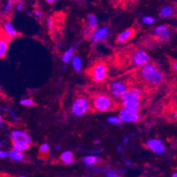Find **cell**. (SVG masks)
<instances>
[{"label":"cell","mask_w":177,"mask_h":177,"mask_svg":"<svg viewBox=\"0 0 177 177\" xmlns=\"http://www.w3.org/2000/svg\"><path fill=\"white\" fill-rule=\"evenodd\" d=\"M139 75L145 83L152 86H158L164 82V76L160 69L152 62H148L141 66Z\"/></svg>","instance_id":"1"},{"label":"cell","mask_w":177,"mask_h":177,"mask_svg":"<svg viewBox=\"0 0 177 177\" xmlns=\"http://www.w3.org/2000/svg\"><path fill=\"white\" fill-rule=\"evenodd\" d=\"M142 91L138 87H131L121 99V102L124 108L129 110L138 112L140 107V100Z\"/></svg>","instance_id":"2"},{"label":"cell","mask_w":177,"mask_h":177,"mask_svg":"<svg viewBox=\"0 0 177 177\" xmlns=\"http://www.w3.org/2000/svg\"><path fill=\"white\" fill-rule=\"evenodd\" d=\"M91 107L95 112H106L114 109L116 103L109 95L104 93H97L92 98Z\"/></svg>","instance_id":"3"},{"label":"cell","mask_w":177,"mask_h":177,"mask_svg":"<svg viewBox=\"0 0 177 177\" xmlns=\"http://www.w3.org/2000/svg\"><path fill=\"white\" fill-rule=\"evenodd\" d=\"M92 80L95 83H102L106 80L108 73V68L106 63L99 61L95 62L89 70Z\"/></svg>","instance_id":"4"},{"label":"cell","mask_w":177,"mask_h":177,"mask_svg":"<svg viewBox=\"0 0 177 177\" xmlns=\"http://www.w3.org/2000/svg\"><path fill=\"white\" fill-rule=\"evenodd\" d=\"M128 90L126 83L121 80L113 81L109 85V93L114 99H121Z\"/></svg>","instance_id":"5"},{"label":"cell","mask_w":177,"mask_h":177,"mask_svg":"<svg viewBox=\"0 0 177 177\" xmlns=\"http://www.w3.org/2000/svg\"><path fill=\"white\" fill-rule=\"evenodd\" d=\"M90 107V103L85 97H79L73 102L71 107V111L75 116L81 117L88 111Z\"/></svg>","instance_id":"6"},{"label":"cell","mask_w":177,"mask_h":177,"mask_svg":"<svg viewBox=\"0 0 177 177\" xmlns=\"http://www.w3.org/2000/svg\"><path fill=\"white\" fill-rule=\"evenodd\" d=\"M132 63L133 65L136 67L143 66V65L146 64L147 63L150 62V57L146 52L138 49L134 52L132 55Z\"/></svg>","instance_id":"7"},{"label":"cell","mask_w":177,"mask_h":177,"mask_svg":"<svg viewBox=\"0 0 177 177\" xmlns=\"http://www.w3.org/2000/svg\"><path fill=\"white\" fill-rule=\"evenodd\" d=\"M119 117L123 122L136 123L140 119V114L138 112L129 110L123 107L119 112Z\"/></svg>","instance_id":"8"},{"label":"cell","mask_w":177,"mask_h":177,"mask_svg":"<svg viewBox=\"0 0 177 177\" xmlns=\"http://www.w3.org/2000/svg\"><path fill=\"white\" fill-rule=\"evenodd\" d=\"M146 146L152 152L158 155L164 153L166 150L162 141L157 138L149 139L146 141Z\"/></svg>","instance_id":"9"},{"label":"cell","mask_w":177,"mask_h":177,"mask_svg":"<svg viewBox=\"0 0 177 177\" xmlns=\"http://www.w3.org/2000/svg\"><path fill=\"white\" fill-rule=\"evenodd\" d=\"M109 33V29L107 27H100L93 32L90 40L92 43H98V42L104 40L107 36Z\"/></svg>","instance_id":"10"},{"label":"cell","mask_w":177,"mask_h":177,"mask_svg":"<svg viewBox=\"0 0 177 177\" xmlns=\"http://www.w3.org/2000/svg\"><path fill=\"white\" fill-rule=\"evenodd\" d=\"M11 138L13 143L25 142L30 144L31 139L27 133L22 131H13L11 135Z\"/></svg>","instance_id":"11"},{"label":"cell","mask_w":177,"mask_h":177,"mask_svg":"<svg viewBox=\"0 0 177 177\" xmlns=\"http://www.w3.org/2000/svg\"><path fill=\"white\" fill-rule=\"evenodd\" d=\"M135 35V30L134 28H128L122 31L117 37V43L118 45H122L131 40Z\"/></svg>","instance_id":"12"},{"label":"cell","mask_w":177,"mask_h":177,"mask_svg":"<svg viewBox=\"0 0 177 177\" xmlns=\"http://www.w3.org/2000/svg\"><path fill=\"white\" fill-rule=\"evenodd\" d=\"M155 35L162 40L167 41L170 38V31L168 27L165 25H160L154 30Z\"/></svg>","instance_id":"13"},{"label":"cell","mask_w":177,"mask_h":177,"mask_svg":"<svg viewBox=\"0 0 177 177\" xmlns=\"http://www.w3.org/2000/svg\"><path fill=\"white\" fill-rule=\"evenodd\" d=\"M174 8L172 5H164L159 10V16L162 19H170L174 16Z\"/></svg>","instance_id":"14"},{"label":"cell","mask_w":177,"mask_h":177,"mask_svg":"<svg viewBox=\"0 0 177 177\" xmlns=\"http://www.w3.org/2000/svg\"><path fill=\"white\" fill-rule=\"evenodd\" d=\"M98 21L97 17L93 13H88L86 16V28L93 32L97 28Z\"/></svg>","instance_id":"15"},{"label":"cell","mask_w":177,"mask_h":177,"mask_svg":"<svg viewBox=\"0 0 177 177\" xmlns=\"http://www.w3.org/2000/svg\"><path fill=\"white\" fill-rule=\"evenodd\" d=\"M4 28V31L6 33V35H7V37H14L18 35L17 31L16 30L14 26L12 25V23L9 21H7L6 23H4L3 26Z\"/></svg>","instance_id":"16"},{"label":"cell","mask_w":177,"mask_h":177,"mask_svg":"<svg viewBox=\"0 0 177 177\" xmlns=\"http://www.w3.org/2000/svg\"><path fill=\"white\" fill-rule=\"evenodd\" d=\"M9 38L10 37L0 38V59L4 58L7 55L9 48Z\"/></svg>","instance_id":"17"},{"label":"cell","mask_w":177,"mask_h":177,"mask_svg":"<svg viewBox=\"0 0 177 177\" xmlns=\"http://www.w3.org/2000/svg\"><path fill=\"white\" fill-rule=\"evenodd\" d=\"M75 49V47H71L64 52V53H63L62 56H61V60H62L63 63L66 64V63L70 62L71 59L73 58V57L74 56Z\"/></svg>","instance_id":"18"},{"label":"cell","mask_w":177,"mask_h":177,"mask_svg":"<svg viewBox=\"0 0 177 177\" xmlns=\"http://www.w3.org/2000/svg\"><path fill=\"white\" fill-rule=\"evenodd\" d=\"M60 159L61 162L64 163L65 164H71L74 162V158H73V153L70 151H66L61 155Z\"/></svg>","instance_id":"19"},{"label":"cell","mask_w":177,"mask_h":177,"mask_svg":"<svg viewBox=\"0 0 177 177\" xmlns=\"http://www.w3.org/2000/svg\"><path fill=\"white\" fill-rule=\"evenodd\" d=\"M71 61L73 69L77 72H79L82 69L83 66V61L81 57H78V55H74Z\"/></svg>","instance_id":"20"},{"label":"cell","mask_w":177,"mask_h":177,"mask_svg":"<svg viewBox=\"0 0 177 177\" xmlns=\"http://www.w3.org/2000/svg\"><path fill=\"white\" fill-rule=\"evenodd\" d=\"M30 144L25 142H16L13 143V149L18 152H23L29 148Z\"/></svg>","instance_id":"21"},{"label":"cell","mask_w":177,"mask_h":177,"mask_svg":"<svg viewBox=\"0 0 177 177\" xmlns=\"http://www.w3.org/2000/svg\"><path fill=\"white\" fill-rule=\"evenodd\" d=\"M9 156L11 160L16 162H21L23 160V155L21 152H18L14 150H11L9 152Z\"/></svg>","instance_id":"22"},{"label":"cell","mask_w":177,"mask_h":177,"mask_svg":"<svg viewBox=\"0 0 177 177\" xmlns=\"http://www.w3.org/2000/svg\"><path fill=\"white\" fill-rule=\"evenodd\" d=\"M49 152V147L47 143H43L42 146L40 147V155L42 157V158H47L48 156Z\"/></svg>","instance_id":"23"},{"label":"cell","mask_w":177,"mask_h":177,"mask_svg":"<svg viewBox=\"0 0 177 177\" xmlns=\"http://www.w3.org/2000/svg\"><path fill=\"white\" fill-rule=\"evenodd\" d=\"M83 162L87 166H90V165H93L97 164L99 162V158L96 156L94 155H90L87 156L83 159Z\"/></svg>","instance_id":"24"},{"label":"cell","mask_w":177,"mask_h":177,"mask_svg":"<svg viewBox=\"0 0 177 177\" xmlns=\"http://www.w3.org/2000/svg\"><path fill=\"white\" fill-rule=\"evenodd\" d=\"M14 2L15 0H7L2 10L3 14H5V13H8L10 10L12 9L13 4H14Z\"/></svg>","instance_id":"25"},{"label":"cell","mask_w":177,"mask_h":177,"mask_svg":"<svg viewBox=\"0 0 177 177\" xmlns=\"http://www.w3.org/2000/svg\"><path fill=\"white\" fill-rule=\"evenodd\" d=\"M107 121H108L109 123L110 124H114V125H117V126H120L122 124L123 121H121V119H120V117H117V116H112L109 117L107 118Z\"/></svg>","instance_id":"26"},{"label":"cell","mask_w":177,"mask_h":177,"mask_svg":"<svg viewBox=\"0 0 177 177\" xmlns=\"http://www.w3.org/2000/svg\"><path fill=\"white\" fill-rule=\"evenodd\" d=\"M20 104L25 107H33L35 105V103L32 98H23L20 101Z\"/></svg>","instance_id":"27"},{"label":"cell","mask_w":177,"mask_h":177,"mask_svg":"<svg viewBox=\"0 0 177 177\" xmlns=\"http://www.w3.org/2000/svg\"><path fill=\"white\" fill-rule=\"evenodd\" d=\"M141 21H142L144 24L151 25L155 23V19L154 17L151 16H143L142 19H141Z\"/></svg>","instance_id":"28"},{"label":"cell","mask_w":177,"mask_h":177,"mask_svg":"<svg viewBox=\"0 0 177 177\" xmlns=\"http://www.w3.org/2000/svg\"><path fill=\"white\" fill-rule=\"evenodd\" d=\"M170 66L172 70L177 73V59H172L170 62Z\"/></svg>","instance_id":"29"},{"label":"cell","mask_w":177,"mask_h":177,"mask_svg":"<svg viewBox=\"0 0 177 177\" xmlns=\"http://www.w3.org/2000/svg\"><path fill=\"white\" fill-rule=\"evenodd\" d=\"M47 22V25L48 27V28L49 30H51L53 28V25H54V21L52 17H48L46 20Z\"/></svg>","instance_id":"30"},{"label":"cell","mask_w":177,"mask_h":177,"mask_svg":"<svg viewBox=\"0 0 177 177\" xmlns=\"http://www.w3.org/2000/svg\"><path fill=\"white\" fill-rule=\"evenodd\" d=\"M107 177H121L118 172H107Z\"/></svg>","instance_id":"31"},{"label":"cell","mask_w":177,"mask_h":177,"mask_svg":"<svg viewBox=\"0 0 177 177\" xmlns=\"http://www.w3.org/2000/svg\"><path fill=\"white\" fill-rule=\"evenodd\" d=\"M23 6H24V4H23V1H19L17 4L16 7V10L17 11H21L22 9L23 8Z\"/></svg>","instance_id":"32"},{"label":"cell","mask_w":177,"mask_h":177,"mask_svg":"<svg viewBox=\"0 0 177 177\" xmlns=\"http://www.w3.org/2000/svg\"><path fill=\"white\" fill-rule=\"evenodd\" d=\"M34 14H35V16L37 18V19H41V18L43 17V13H42V11H40V10H37V9L35 10Z\"/></svg>","instance_id":"33"},{"label":"cell","mask_w":177,"mask_h":177,"mask_svg":"<svg viewBox=\"0 0 177 177\" xmlns=\"http://www.w3.org/2000/svg\"><path fill=\"white\" fill-rule=\"evenodd\" d=\"M9 155V153L4 152V151L0 150V158H5Z\"/></svg>","instance_id":"34"},{"label":"cell","mask_w":177,"mask_h":177,"mask_svg":"<svg viewBox=\"0 0 177 177\" xmlns=\"http://www.w3.org/2000/svg\"><path fill=\"white\" fill-rule=\"evenodd\" d=\"M124 163H125V164L126 165V166H131V165L132 164V162H131V161L129 160H124Z\"/></svg>","instance_id":"35"},{"label":"cell","mask_w":177,"mask_h":177,"mask_svg":"<svg viewBox=\"0 0 177 177\" xmlns=\"http://www.w3.org/2000/svg\"><path fill=\"white\" fill-rule=\"evenodd\" d=\"M129 140H130L129 137H124V139H123V143H124V144H126V143H128L129 142Z\"/></svg>","instance_id":"36"},{"label":"cell","mask_w":177,"mask_h":177,"mask_svg":"<svg viewBox=\"0 0 177 177\" xmlns=\"http://www.w3.org/2000/svg\"><path fill=\"white\" fill-rule=\"evenodd\" d=\"M117 151H118V152H122L123 151V147L121 146V145H118V146H117Z\"/></svg>","instance_id":"37"},{"label":"cell","mask_w":177,"mask_h":177,"mask_svg":"<svg viewBox=\"0 0 177 177\" xmlns=\"http://www.w3.org/2000/svg\"><path fill=\"white\" fill-rule=\"evenodd\" d=\"M45 1H46V2L49 4H52L55 2L56 0H45Z\"/></svg>","instance_id":"38"},{"label":"cell","mask_w":177,"mask_h":177,"mask_svg":"<svg viewBox=\"0 0 177 177\" xmlns=\"http://www.w3.org/2000/svg\"><path fill=\"white\" fill-rule=\"evenodd\" d=\"M172 117L174 119H177V111H176V112H174V113H173Z\"/></svg>","instance_id":"39"},{"label":"cell","mask_w":177,"mask_h":177,"mask_svg":"<svg viewBox=\"0 0 177 177\" xmlns=\"http://www.w3.org/2000/svg\"><path fill=\"white\" fill-rule=\"evenodd\" d=\"M172 177H177V172H175V173H174V174H172Z\"/></svg>","instance_id":"40"},{"label":"cell","mask_w":177,"mask_h":177,"mask_svg":"<svg viewBox=\"0 0 177 177\" xmlns=\"http://www.w3.org/2000/svg\"><path fill=\"white\" fill-rule=\"evenodd\" d=\"M1 122H2V118H1V115H0V124H1Z\"/></svg>","instance_id":"41"},{"label":"cell","mask_w":177,"mask_h":177,"mask_svg":"<svg viewBox=\"0 0 177 177\" xmlns=\"http://www.w3.org/2000/svg\"><path fill=\"white\" fill-rule=\"evenodd\" d=\"M20 177H25V176H20Z\"/></svg>","instance_id":"42"}]
</instances>
